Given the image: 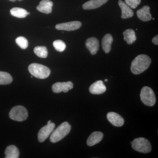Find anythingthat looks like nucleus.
<instances>
[{"instance_id":"nucleus-1","label":"nucleus","mask_w":158,"mask_h":158,"mask_svg":"<svg viewBox=\"0 0 158 158\" xmlns=\"http://www.w3.org/2000/svg\"><path fill=\"white\" fill-rule=\"evenodd\" d=\"M151 59L146 55H140L137 56L132 61L131 69L134 74L138 75L144 72L149 67Z\"/></svg>"},{"instance_id":"nucleus-2","label":"nucleus","mask_w":158,"mask_h":158,"mask_svg":"<svg viewBox=\"0 0 158 158\" xmlns=\"http://www.w3.org/2000/svg\"><path fill=\"white\" fill-rule=\"evenodd\" d=\"M71 130V126L67 122H63L55 131H53L50 140L52 143H56L67 135Z\"/></svg>"},{"instance_id":"nucleus-3","label":"nucleus","mask_w":158,"mask_h":158,"mask_svg":"<svg viewBox=\"0 0 158 158\" xmlns=\"http://www.w3.org/2000/svg\"><path fill=\"white\" fill-rule=\"evenodd\" d=\"M28 69L33 76L37 78L44 79L47 78L51 74L50 69L45 65L32 63L29 66Z\"/></svg>"},{"instance_id":"nucleus-4","label":"nucleus","mask_w":158,"mask_h":158,"mask_svg":"<svg viewBox=\"0 0 158 158\" xmlns=\"http://www.w3.org/2000/svg\"><path fill=\"white\" fill-rule=\"evenodd\" d=\"M133 149L138 152L147 153L151 151L152 146L148 140L144 138H135L131 142Z\"/></svg>"},{"instance_id":"nucleus-5","label":"nucleus","mask_w":158,"mask_h":158,"mask_svg":"<svg viewBox=\"0 0 158 158\" xmlns=\"http://www.w3.org/2000/svg\"><path fill=\"white\" fill-rule=\"evenodd\" d=\"M140 98L142 102L148 106H152L155 104V94L152 89L147 86L143 87L141 89Z\"/></svg>"},{"instance_id":"nucleus-6","label":"nucleus","mask_w":158,"mask_h":158,"mask_svg":"<svg viewBox=\"0 0 158 158\" xmlns=\"http://www.w3.org/2000/svg\"><path fill=\"white\" fill-rule=\"evenodd\" d=\"M9 117L12 120L17 121H23L27 118L28 113L24 107L16 106L11 109L9 114Z\"/></svg>"},{"instance_id":"nucleus-7","label":"nucleus","mask_w":158,"mask_h":158,"mask_svg":"<svg viewBox=\"0 0 158 158\" xmlns=\"http://www.w3.org/2000/svg\"><path fill=\"white\" fill-rule=\"evenodd\" d=\"M55 127V123H52L41 128L38 134V141L40 142L45 141L52 132Z\"/></svg>"},{"instance_id":"nucleus-8","label":"nucleus","mask_w":158,"mask_h":158,"mask_svg":"<svg viewBox=\"0 0 158 158\" xmlns=\"http://www.w3.org/2000/svg\"><path fill=\"white\" fill-rule=\"evenodd\" d=\"M73 85L72 82H57L53 85L52 87L53 91L54 93H59L63 91L66 93L69 90L73 88Z\"/></svg>"},{"instance_id":"nucleus-9","label":"nucleus","mask_w":158,"mask_h":158,"mask_svg":"<svg viewBox=\"0 0 158 158\" xmlns=\"http://www.w3.org/2000/svg\"><path fill=\"white\" fill-rule=\"evenodd\" d=\"M82 24L79 21H72L70 22L58 24L56 26L58 30L65 31H73L78 30L81 27Z\"/></svg>"},{"instance_id":"nucleus-10","label":"nucleus","mask_w":158,"mask_h":158,"mask_svg":"<svg viewBox=\"0 0 158 158\" xmlns=\"http://www.w3.org/2000/svg\"><path fill=\"white\" fill-rule=\"evenodd\" d=\"M107 118L110 122L114 126L119 127L124 124V119L118 113L110 112L107 114Z\"/></svg>"},{"instance_id":"nucleus-11","label":"nucleus","mask_w":158,"mask_h":158,"mask_svg":"<svg viewBox=\"0 0 158 158\" xmlns=\"http://www.w3.org/2000/svg\"><path fill=\"white\" fill-rule=\"evenodd\" d=\"M86 48L92 55H95L99 48V42L98 40L94 37H90L86 41Z\"/></svg>"},{"instance_id":"nucleus-12","label":"nucleus","mask_w":158,"mask_h":158,"mask_svg":"<svg viewBox=\"0 0 158 158\" xmlns=\"http://www.w3.org/2000/svg\"><path fill=\"white\" fill-rule=\"evenodd\" d=\"M106 88L102 81H98L93 83L89 88V91L94 94H102L106 92Z\"/></svg>"},{"instance_id":"nucleus-13","label":"nucleus","mask_w":158,"mask_h":158,"mask_svg":"<svg viewBox=\"0 0 158 158\" xmlns=\"http://www.w3.org/2000/svg\"><path fill=\"white\" fill-rule=\"evenodd\" d=\"M118 4L121 9V18L126 19L133 17L134 11L126 3L122 0H119Z\"/></svg>"},{"instance_id":"nucleus-14","label":"nucleus","mask_w":158,"mask_h":158,"mask_svg":"<svg viewBox=\"0 0 158 158\" xmlns=\"http://www.w3.org/2000/svg\"><path fill=\"white\" fill-rule=\"evenodd\" d=\"M137 15L138 18L143 22L148 21L152 19L150 12V7L148 6H144L138 10L137 11Z\"/></svg>"},{"instance_id":"nucleus-15","label":"nucleus","mask_w":158,"mask_h":158,"mask_svg":"<svg viewBox=\"0 0 158 158\" xmlns=\"http://www.w3.org/2000/svg\"><path fill=\"white\" fill-rule=\"evenodd\" d=\"M53 3L50 0H42L37 6V9L40 12L45 14H50L52 12Z\"/></svg>"},{"instance_id":"nucleus-16","label":"nucleus","mask_w":158,"mask_h":158,"mask_svg":"<svg viewBox=\"0 0 158 158\" xmlns=\"http://www.w3.org/2000/svg\"><path fill=\"white\" fill-rule=\"evenodd\" d=\"M103 138V134L101 132L95 131L92 133L88 137L87 143L88 146H92L99 143Z\"/></svg>"},{"instance_id":"nucleus-17","label":"nucleus","mask_w":158,"mask_h":158,"mask_svg":"<svg viewBox=\"0 0 158 158\" xmlns=\"http://www.w3.org/2000/svg\"><path fill=\"white\" fill-rule=\"evenodd\" d=\"M108 0H90L83 5V8L85 10L97 9L107 2Z\"/></svg>"},{"instance_id":"nucleus-18","label":"nucleus","mask_w":158,"mask_h":158,"mask_svg":"<svg viewBox=\"0 0 158 158\" xmlns=\"http://www.w3.org/2000/svg\"><path fill=\"white\" fill-rule=\"evenodd\" d=\"M113 41V37L110 34H107L102 39V45L106 53H109L111 50V45Z\"/></svg>"},{"instance_id":"nucleus-19","label":"nucleus","mask_w":158,"mask_h":158,"mask_svg":"<svg viewBox=\"0 0 158 158\" xmlns=\"http://www.w3.org/2000/svg\"><path fill=\"white\" fill-rule=\"evenodd\" d=\"M124 40L126 41L127 44H131L136 41L135 32L132 29H127L123 33Z\"/></svg>"},{"instance_id":"nucleus-20","label":"nucleus","mask_w":158,"mask_h":158,"mask_svg":"<svg viewBox=\"0 0 158 158\" xmlns=\"http://www.w3.org/2000/svg\"><path fill=\"white\" fill-rule=\"evenodd\" d=\"M5 154L6 158H18L19 157V150L15 145H9L6 148Z\"/></svg>"},{"instance_id":"nucleus-21","label":"nucleus","mask_w":158,"mask_h":158,"mask_svg":"<svg viewBox=\"0 0 158 158\" xmlns=\"http://www.w3.org/2000/svg\"><path fill=\"white\" fill-rule=\"evenodd\" d=\"M10 13L12 16L18 18H24L30 14V12H28L25 9L17 7L11 9L10 10Z\"/></svg>"},{"instance_id":"nucleus-22","label":"nucleus","mask_w":158,"mask_h":158,"mask_svg":"<svg viewBox=\"0 0 158 158\" xmlns=\"http://www.w3.org/2000/svg\"><path fill=\"white\" fill-rule=\"evenodd\" d=\"M12 77L10 74L5 72L0 71V85H7L12 82Z\"/></svg>"},{"instance_id":"nucleus-23","label":"nucleus","mask_w":158,"mask_h":158,"mask_svg":"<svg viewBox=\"0 0 158 158\" xmlns=\"http://www.w3.org/2000/svg\"><path fill=\"white\" fill-rule=\"evenodd\" d=\"M34 53L41 58H46L48 56V52L47 48L44 46H37L34 49Z\"/></svg>"},{"instance_id":"nucleus-24","label":"nucleus","mask_w":158,"mask_h":158,"mask_svg":"<svg viewBox=\"0 0 158 158\" xmlns=\"http://www.w3.org/2000/svg\"><path fill=\"white\" fill-rule=\"evenodd\" d=\"M53 45L55 49L59 52H63L66 48V45L65 42L60 40H58L54 41Z\"/></svg>"},{"instance_id":"nucleus-25","label":"nucleus","mask_w":158,"mask_h":158,"mask_svg":"<svg viewBox=\"0 0 158 158\" xmlns=\"http://www.w3.org/2000/svg\"><path fill=\"white\" fill-rule=\"evenodd\" d=\"M15 42L23 49H25L28 46V41L25 37L22 36L18 37L15 40Z\"/></svg>"},{"instance_id":"nucleus-26","label":"nucleus","mask_w":158,"mask_h":158,"mask_svg":"<svg viewBox=\"0 0 158 158\" xmlns=\"http://www.w3.org/2000/svg\"><path fill=\"white\" fill-rule=\"evenodd\" d=\"M125 2L130 8L135 9L140 5L141 0H125Z\"/></svg>"},{"instance_id":"nucleus-27","label":"nucleus","mask_w":158,"mask_h":158,"mask_svg":"<svg viewBox=\"0 0 158 158\" xmlns=\"http://www.w3.org/2000/svg\"><path fill=\"white\" fill-rule=\"evenodd\" d=\"M158 35L156 36L155 37H154L152 40V42L154 44L156 45H157L158 44Z\"/></svg>"},{"instance_id":"nucleus-28","label":"nucleus","mask_w":158,"mask_h":158,"mask_svg":"<svg viewBox=\"0 0 158 158\" xmlns=\"http://www.w3.org/2000/svg\"><path fill=\"white\" fill-rule=\"evenodd\" d=\"M10 1H11V2H15V1H17V0H10ZM17 1H22V0H17Z\"/></svg>"},{"instance_id":"nucleus-29","label":"nucleus","mask_w":158,"mask_h":158,"mask_svg":"<svg viewBox=\"0 0 158 158\" xmlns=\"http://www.w3.org/2000/svg\"><path fill=\"white\" fill-rule=\"evenodd\" d=\"M52 123V121H51V120H49V121L48 122V124H50V123Z\"/></svg>"},{"instance_id":"nucleus-30","label":"nucleus","mask_w":158,"mask_h":158,"mask_svg":"<svg viewBox=\"0 0 158 158\" xmlns=\"http://www.w3.org/2000/svg\"><path fill=\"white\" fill-rule=\"evenodd\" d=\"M105 81L106 82L107 81H108L107 79H106V80H105Z\"/></svg>"},{"instance_id":"nucleus-31","label":"nucleus","mask_w":158,"mask_h":158,"mask_svg":"<svg viewBox=\"0 0 158 158\" xmlns=\"http://www.w3.org/2000/svg\"><path fill=\"white\" fill-rule=\"evenodd\" d=\"M152 19H153V20H155V19L154 18H153Z\"/></svg>"},{"instance_id":"nucleus-32","label":"nucleus","mask_w":158,"mask_h":158,"mask_svg":"<svg viewBox=\"0 0 158 158\" xmlns=\"http://www.w3.org/2000/svg\"><path fill=\"white\" fill-rule=\"evenodd\" d=\"M31 78L33 77V76H31Z\"/></svg>"}]
</instances>
